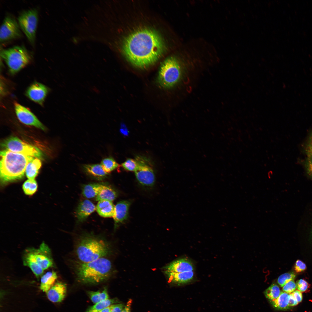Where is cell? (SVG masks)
I'll use <instances>...</instances> for the list:
<instances>
[{"mask_svg":"<svg viewBox=\"0 0 312 312\" xmlns=\"http://www.w3.org/2000/svg\"><path fill=\"white\" fill-rule=\"evenodd\" d=\"M166 49L164 40L156 31L144 28L134 31L122 43L123 53L127 60L138 68H146L156 62Z\"/></svg>","mask_w":312,"mask_h":312,"instance_id":"obj_1","label":"cell"},{"mask_svg":"<svg viewBox=\"0 0 312 312\" xmlns=\"http://www.w3.org/2000/svg\"><path fill=\"white\" fill-rule=\"evenodd\" d=\"M1 181L7 183L22 178L28 163L36 158L3 149L0 152Z\"/></svg>","mask_w":312,"mask_h":312,"instance_id":"obj_2","label":"cell"},{"mask_svg":"<svg viewBox=\"0 0 312 312\" xmlns=\"http://www.w3.org/2000/svg\"><path fill=\"white\" fill-rule=\"evenodd\" d=\"M112 269L111 262L105 257L88 262L79 261L75 268L78 280L87 284L98 283L107 279L111 275Z\"/></svg>","mask_w":312,"mask_h":312,"instance_id":"obj_3","label":"cell"},{"mask_svg":"<svg viewBox=\"0 0 312 312\" xmlns=\"http://www.w3.org/2000/svg\"><path fill=\"white\" fill-rule=\"evenodd\" d=\"M111 249L105 240L92 235L83 237L76 246V253L79 261L88 262L105 257Z\"/></svg>","mask_w":312,"mask_h":312,"instance_id":"obj_4","label":"cell"},{"mask_svg":"<svg viewBox=\"0 0 312 312\" xmlns=\"http://www.w3.org/2000/svg\"><path fill=\"white\" fill-rule=\"evenodd\" d=\"M1 57L7 65L10 73L14 75L27 65L30 62V55L23 46H16L2 49Z\"/></svg>","mask_w":312,"mask_h":312,"instance_id":"obj_5","label":"cell"},{"mask_svg":"<svg viewBox=\"0 0 312 312\" xmlns=\"http://www.w3.org/2000/svg\"><path fill=\"white\" fill-rule=\"evenodd\" d=\"M181 66L176 58L170 57L166 59L161 64L158 73V81L164 88H172L181 78Z\"/></svg>","mask_w":312,"mask_h":312,"instance_id":"obj_6","label":"cell"},{"mask_svg":"<svg viewBox=\"0 0 312 312\" xmlns=\"http://www.w3.org/2000/svg\"><path fill=\"white\" fill-rule=\"evenodd\" d=\"M18 20L20 29L31 43L34 44L38 20L37 10L33 8L22 12Z\"/></svg>","mask_w":312,"mask_h":312,"instance_id":"obj_7","label":"cell"},{"mask_svg":"<svg viewBox=\"0 0 312 312\" xmlns=\"http://www.w3.org/2000/svg\"><path fill=\"white\" fill-rule=\"evenodd\" d=\"M5 150L15 153L39 158L42 153L36 147L27 144L16 137H11L3 141L1 144Z\"/></svg>","mask_w":312,"mask_h":312,"instance_id":"obj_8","label":"cell"},{"mask_svg":"<svg viewBox=\"0 0 312 312\" xmlns=\"http://www.w3.org/2000/svg\"><path fill=\"white\" fill-rule=\"evenodd\" d=\"M138 168L135 172L136 178L142 185L147 186H152L155 181V175L149 160L146 157L137 155L135 157Z\"/></svg>","mask_w":312,"mask_h":312,"instance_id":"obj_9","label":"cell"},{"mask_svg":"<svg viewBox=\"0 0 312 312\" xmlns=\"http://www.w3.org/2000/svg\"><path fill=\"white\" fill-rule=\"evenodd\" d=\"M18 23L12 16H7L4 19L0 28V41L3 42L21 37Z\"/></svg>","mask_w":312,"mask_h":312,"instance_id":"obj_10","label":"cell"},{"mask_svg":"<svg viewBox=\"0 0 312 312\" xmlns=\"http://www.w3.org/2000/svg\"><path fill=\"white\" fill-rule=\"evenodd\" d=\"M38 265L44 270L53 266L51 252L48 246L42 242L37 249L28 248Z\"/></svg>","mask_w":312,"mask_h":312,"instance_id":"obj_11","label":"cell"},{"mask_svg":"<svg viewBox=\"0 0 312 312\" xmlns=\"http://www.w3.org/2000/svg\"><path fill=\"white\" fill-rule=\"evenodd\" d=\"M14 108L18 118L22 123L43 130L46 129L43 124L28 109L17 102L14 103Z\"/></svg>","mask_w":312,"mask_h":312,"instance_id":"obj_12","label":"cell"},{"mask_svg":"<svg viewBox=\"0 0 312 312\" xmlns=\"http://www.w3.org/2000/svg\"><path fill=\"white\" fill-rule=\"evenodd\" d=\"M48 91V88L46 86L35 82L28 88L25 95L31 100L42 105Z\"/></svg>","mask_w":312,"mask_h":312,"instance_id":"obj_13","label":"cell"},{"mask_svg":"<svg viewBox=\"0 0 312 312\" xmlns=\"http://www.w3.org/2000/svg\"><path fill=\"white\" fill-rule=\"evenodd\" d=\"M165 271L179 274L194 271L192 263L189 259L182 258L171 262L164 268Z\"/></svg>","mask_w":312,"mask_h":312,"instance_id":"obj_14","label":"cell"},{"mask_svg":"<svg viewBox=\"0 0 312 312\" xmlns=\"http://www.w3.org/2000/svg\"><path fill=\"white\" fill-rule=\"evenodd\" d=\"M131 203L128 200H122L118 202L115 206L113 218L115 227L118 224L126 220L128 217V211Z\"/></svg>","mask_w":312,"mask_h":312,"instance_id":"obj_15","label":"cell"},{"mask_svg":"<svg viewBox=\"0 0 312 312\" xmlns=\"http://www.w3.org/2000/svg\"><path fill=\"white\" fill-rule=\"evenodd\" d=\"M66 292V284L58 282L55 283L47 292V296L49 300L52 302H60L64 299Z\"/></svg>","mask_w":312,"mask_h":312,"instance_id":"obj_16","label":"cell"},{"mask_svg":"<svg viewBox=\"0 0 312 312\" xmlns=\"http://www.w3.org/2000/svg\"><path fill=\"white\" fill-rule=\"evenodd\" d=\"M96 209L93 203L88 200L81 201L76 211V216L78 220L82 222Z\"/></svg>","mask_w":312,"mask_h":312,"instance_id":"obj_17","label":"cell"},{"mask_svg":"<svg viewBox=\"0 0 312 312\" xmlns=\"http://www.w3.org/2000/svg\"><path fill=\"white\" fill-rule=\"evenodd\" d=\"M23 261L24 265L28 267L37 278L43 274L44 270L38 264L28 248L24 252Z\"/></svg>","mask_w":312,"mask_h":312,"instance_id":"obj_18","label":"cell"},{"mask_svg":"<svg viewBox=\"0 0 312 312\" xmlns=\"http://www.w3.org/2000/svg\"><path fill=\"white\" fill-rule=\"evenodd\" d=\"M165 273L169 281L172 283L179 285L187 284L193 280L194 276V271L178 274L165 271Z\"/></svg>","mask_w":312,"mask_h":312,"instance_id":"obj_19","label":"cell"},{"mask_svg":"<svg viewBox=\"0 0 312 312\" xmlns=\"http://www.w3.org/2000/svg\"><path fill=\"white\" fill-rule=\"evenodd\" d=\"M82 168L86 173L98 179H103L108 174L104 170L101 164H86L83 165Z\"/></svg>","mask_w":312,"mask_h":312,"instance_id":"obj_20","label":"cell"},{"mask_svg":"<svg viewBox=\"0 0 312 312\" xmlns=\"http://www.w3.org/2000/svg\"><path fill=\"white\" fill-rule=\"evenodd\" d=\"M115 206L111 201L100 200L97 203L96 209L99 215L102 217H112L114 213Z\"/></svg>","mask_w":312,"mask_h":312,"instance_id":"obj_21","label":"cell"},{"mask_svg":"<svg viewBox=\"0 0 312 312\" xmlns=\"http://www.w3.org/2000/svg\"><path fill=\"white\" fill-rule=\"evenodd\" d=\"M57 276L53 271L47 272L41 278L40 289L43 292H47L55 284Z\"/></svg>","mask_w":312,"mask_h":312,"instance_id":"obj_22","label":"cell"},{"mask_svg":"<svg viewBox=\"0 0 312 312\" xmlns=\"http://www.w3.org/2000/svg\"><path fill=\"white\" fill-rule=\"evenodd\" d=\"M41 166V161L38 158H36L29 162L25 170L27 177L29 179H35L38 173Z\"/></svg>","mask_w":312,"mask_h":312,"instance_id":"obj_23","label":"cell"},{"mask_svg":"<svg viewBox=\"0 0 312 312\" xmlns=\"http://www.w3.org/2000/svg\"><path fill=\"white\" fill-rule=\"evenodd\" d=\"M117 197L116 192L110 187L103 185L101 190L96 197V201L107 200L112 201Z\"/></svg>","mask_w":312,"mask_h":312,"instance_id":"obj_24","label":"cell"},{"mask_svg":"<svg viewBox=\"0 0 312 312\" xmlns=\"http://www.w3.org/2000/svg\"><path fill=\"white\" fill-rule=\"evenodd\" d=\"M289 294L285 292H281L278 297L275 300L271 302L275 308L279 310H286L290 307L289 305Z\"/></svg>","mask_w":312,"mask_h":312,"instance_id":"obj_25","label":"cell"},{"mask_svg":"<svg viewBox=\"0 0 312 312\" xmlns=\"http://www.w3.org/2000/svg\"><path fill=\"white\" fill-rule=\"evenodd\" d=\"M103 185L98 183H90L85 185L82 190V194L85 197L90 198L96 196L101 190Z\"/></svg>","mask_w":312,"mask_h":312,"instance_id":"obj_26","label":"cell"},{"mask_svg":"<svg viewBox=\"0 0 312 312\" xmlns=\"http://www.w3.org/2000/svg\"><path fill=\"white\" fill-rule=\"evenodd\" d=\"M87 294L92 302L95 304L108 299L107 289L105 288L102 292L88 291Z\"/></svg>","mask_w":312,"mask_h":312,"instance_id":"obj_27","label":"cell"},{"mask_svg":"<svg viewBox=\"0 0 312 312\" xmlns=\"http://www.w3.org/2000/svg\"><path fill=\"white\" fill-rule=\"evenodd\" d=\"M101 165L104 170L108 173L114 170L119 166L115 160L111 157L103 159L101 161Z\"/></svg>","mask_w":312,"mask_h":312,"instance_id":"obj_28","label":"cell"},{"mask_svg":"<svg viewBox=\"0 0 312 312\" xmlns=\"http://www.w3.org/2000/svg\"><path fill=\"white\" fill-rule=\"evenodd\" d=\"M281 292L279 286L273 284L265 291L264 293L266 297L272 302L278 297Z\"/></svg>","mask_w":312,"mask_h":312,"instance_id":"obj_29","label":"cell"},{"mask_svg":"<svg viewBox=\"0 0 312 312\" xmlns=\"http://www.w3.org/2000/svg\"><path fill=\"white\" fill-rule=\"evenodd\" d=\"M22 188L24 192L26 194L32 195L37 190V182L35 179H28L23 183Z\"/></svg>","mask_w":312,"mask_h":312,"instance_id":"obj_30","label":"cell"},{"mask_svg":"<svg viewBox=\"0 0 312 312\" xmlns=\"http://www.w3.org/2000/svg\"><path fill=\"white\" fill-rule=\"evenodd\" d=\"M114 299H107L95 304L87 310L91 311H98L105 308L115 302Z\"/></svg>","mask_w":312,"mask_h":312,"instance_id":"obj_31","label":"cell"},{"mask_svg":"<svg viewBox=\"0 0 312 312\" xmlns=\"http://www.w3.org/2000/svg\"><path fill=\"white\" fill-rule=\"evenodd\" d=\"M296 276V274L293 272L285 273L279 276L277 279V283L281 287H283L288 282L294 280Z\"/></svg>","mask_w":312,"mask_h":312,"instance_id":"obj_32","label":"cell"},{"mask_svg":"<svg viewBox=\"0 0 312 312\" xmlns=\"http://www.w3.org/2000/svg\"><path fill=\"white\" fill-rule=\"evenodd\" d=\"M122 166L125 170L134 172L137 170L138 164L135 159L128 158L122 164Z\"/></svg>","mask_w":312,"mask_h":312,"instance_id":"obj_33","label":"cell"},{"mask_svg":"<svg viewBox=\"0 0 312 312\" xmlns=\"http://www.w3.org/2000/svg\"><path fill=\"white\" fill-rule=\"evenodd\" d=\"M304 151L307 157L312 158V131L310 134L306 142Z\"/></svg>","mask_w":312,"mask_h":312,"instance_id":"obj_34","label":"cell"},{"mask_svg":"<svg viewBox=\"0 0 312 312\" xmlns=\"http://www.w3.org/2000/svg\"><path fill=\"white\" fill-rule=\"evenodd\" d=\"M296 287L301 292L307 291L310 287L309 284L305 280L300 279L296 282Z\"/></svg>","mask_w":312,"mask_h":312,"instance_id":"obj_35","label":"cell"},{"mask_svg":"<svg viewBox=\"0 0 312 312\" xmlns=\"http://www.w3.org/2000/svg\"><path fill=\"white\" fill-rule=\"evenodd\" d=\"M307 268L306 264L301 260L298 259L296 261L294 269L296 273H300L305 271Z\"/></svg>","mask_w":312,"mask_h":312,"instance_id":"obj_36","label":"cell"},{"mask_svg":"<svg viewBox=\"0 0 312 312\" xmlns=\"http://www.w3.org/2000/svg\"><path fill=\"white\" fill-rule=\"evenodd\" d=\"M296 287L295 283L294 280H291L287 283L283 287L282 289L284 292L290 293L294 291Z\"/></svg>","mask_w":312,"mask_h":312,"instance_id":"obj_37","label":"cell"},{"mask_svg":"<svg viewBox=\"0 0 312 312\" xmlns=\"http://www.w3.org/2000/svg\"><path fill=\"white\" fill-rule=\"evenodd\" d=\"M304 164L307 174L312 177V158L307 157Z\"/></svg>","mask_w":312,"mask_h":312,"instance_id":"obj_38","label":"cell"},{"mask_svg":"<svg viewBox=\"0 0 312 312\" xmlns=\"http://www.w3.org/2000/svg\"><path fill=\"white\" fill-rule=\"evenodd\" d=\"M124 308V305L121 304L112 305L110 312H121Z\"/></svg>","mask_w":312,"mask_h":312,"instance_id":"obj_39","label":"cell"},{"mask_svg":"<svg viewBox=\"0 0 312 312\" xmlns=\"http://www.w3.org/2000/svg\"><path fill=\"white\" fill-rule=\"evenodd\" d=\"M292 294L298 303L302 301V296L300 291L298 290H296L294 291Z\"/></svg>","mask_w":312,"mask_h":312,"instance_id":"obj_40","label":"cell"},{"mask_svg":"<svg viewBox=\"0 0 312 312\" xmlns=\"http://www.w3.org/2000/svg\"><path fill=\"white\" fill-rule=\"evenodd\" d=\"M298 303L292 294H289V307L296 306Z\"/></svg>","mask_w":312,"mask_h":312,"instance_id":"obj_41","label":"cell"},{"mask_svg":"<svg viewBox=\"0 0 312 312\" xmlns=\"http://www.w3.org/2000/svg\"><path fill=\"white\" fill-rule=\"evenodd\" d=\"M120 131L123 135L125 136H127L129 134V132L127 128L123 125L121 126L120 129Z\"/></svg>","mask_w":312,"mask_h":312,"instance_id":"obj_42","label":"cell"},{"mask_svg":"<svg viewBox=\"0 0 312 312\" xmlns=\"http://www.w3.org/2000/svg\"><path fill=\"white\" fill-rule=\"evenodd\" d=\"M131 302L130 301L123 309L121 312H131L130 307Z\"/></svg>","mask_w":312,"mask_h":312,"instance_id":"obj_43","label":"cell"},{"mask_svg":"<svg viewBox=\"0 0 312 312\" xmlns=\"http://www.w3.org/2000/svg\"><path fill=\"white\" fill-rule=\"evenodd\" d=\"M111 305L100 311H91L87 310L86 312H110Z\"/></svg>","mask_w":312,"mask_h":312,"instance_id":"obj_44","label":"cell"}]
</instances>
